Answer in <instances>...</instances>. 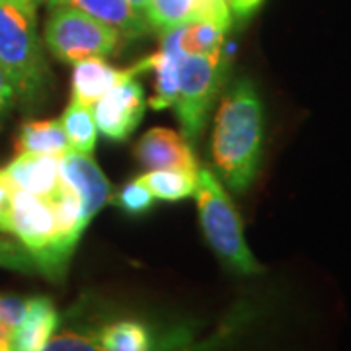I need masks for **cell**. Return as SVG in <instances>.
<instances>
[{"label":"cell","instance_id":"52a82bcc","mask_svg":"<svg viewBox=\"0 0 351 351\" xmlns=\"http://www.w3.org/2000/svg\"><path fill=\"white\" fill-rule=\"evenodd\" d=\"M147 100L135 76L121 80L94 104V121L104 137L123 143L145 117Z\"/></svg>","mask_w":351,"mask_h":351},{"label":"cell","instance_id":"ffe728a7","mask_svg":"<svg viewBox=\"0 0 351 351\" xmlns=\"http://www.w3.org/2000/svg\"><path fill=\"white\" fill-rule=\"evenodd\" d=\"M61 125H63L71 151L84 152V154L94 152L96 138H98V127H96L94 112L90 106L71 101V106L64 110L63 117H61Z\"/></svg>","mask_w":351,"mask_h":351},{"label":"cell","instance_id":"44dd1931","mask_svg":"<svg viewBox=\"0 0 351 351\" xmlns=\"http://www.w3.org/2000/svg\"><path fill=\"white\" fill-rule=\"evenodd\" d=\"M110 201L115 207H119L123 213L137 217V215L151 211L154 195L143 184H138L137 180H133V182L125 184L117 193H112Z\"/></svg>","mask_w":351,"mask_h":351},{"label":"cell","instance_id":"8992f818","mask_svg":"<svg viewBox=\"0 0 351 351\" xmlns=\"http://www.w3.org/2000/svg\"><path fill=\"white\" fill-rule=\"evenodd\" d=\"M225 55H184L180 63V86L176 96V113L182 123V133L193 145L205 123L215 100L223 86Z\"/></svg>","mask_w":351,"mask_h":351},{"label":"cell","instance_id":"d6986e66","mask_svg":"<svg viewBox=\"0 0 351 351\" xmlns=\"http://www.w3.org/2000/svg\"><path fill=\"white\" fill-rule=\"evenodd\" d=\"M232 334H234V326L226 324L221 330H217L213 336L197 339L189 328L178 326L152 339L151 348L147 351H221Z\"/></svg>","mask_w":351,"mask_h":351},{"label":"cell","instance_id":"5b68a950","mask_svg":"<svg viewBox=\"0 0 351 351\" xmlns=\"http://www.w3.org/2000/svg\"><path fill=\"white\" fill-rule=\"evenodd\" d=\"M121 38L115 27L73 6H51L45 22V45L63 63L110 57L117 51Z\"/></svg>","mask_w":351,"mask_h":351},{"label":"cell","instance_id":"30bf717a","mask_svg":"<svg viewBox=\"0 0 351 351\" xmlns=\"http://www.w3.org/2000/svg\"><path fill=\"white\" fill-rule=\"evenodd\" d=\"M201 20L232 24L228 0H152L147 10V24L160 36Z\"/></svg>","mask_w":351,"mask_h":351},{"label":"cell","instance_id":"277c9868","mask_svg":"<svg viewBox=\"0 0 351 351\" xmlns=\"http://www.w3.org/2000/svg\"><path fill=\"white\" fill-rule=\"evenodd\" d=\"M193 195L197 201L203 234L219 260L240 276L262 274L263 267L254 258L244 239L239 211L211 170H197V186Z\"/></svg>","mask_w":351,"mask_h":351},{"label":"cell","instance_id":"7c38bea8","mask_svg":"<svg viewBox=\"0 0 351 351\" xmlns=\"http://www.w3.org/2000/svg\"><path fill=\"white\" fill-rule=\"evenodd\" d=\"M59 326V313L47 297H32L25 302L24 318L14 328L8 351H41Z\"/></svg>","mask_w":351,"mask_h":351},{"label":"cell","instance_id":"cb8c5ba5","mask_svg":"<svg viewBox=\"0 0 351 351\" xmlns=\"http://www.w3.org/2000/svg\"><path fill=\"white\" fill-rule=\"evenodd\" d=\"M16 186L8 178L6 170H0V232L10 234V223H12V205Z\"/></svg>","mask_w":351,"mask_h":351},{"label":"cell","instance_id":"4316f807","mask_svg":"<svg viewBox=\"0 0 351 351\" xmlns=\"http://www.w3.org/2000/svg\"><path fill=\"white\" fill-rule=\"evenodd\" d=\"M263 0H228L230 14H234L239 20H248L262 6Z\"/></svg>","mask_w":351,"mask_h":351},{"label":"cell","instance_id":"7a4b0ae2","mask_svg":"<svg viewBox=\"0 0 351 351\" xmlns=\"http://www.w3.org/2000/svg\"><path fill=\"white\" fill-rule=\"evenodd\" d=\"M38 0H0V66L18 98L36 101L49 82L38 36Z\"/></svg>","mask_w":351,"mask_h":351},{"label":"cell","instance_id":"e0dca14e","mask_svg":"<svg viewBox=\"0 0 351 351\" xmlns=\"http://www.w3.org/2000/svg\"><path fill=\"white\" fill-rule=\"evenodd\" d=\"M98 343L101 351H147L151 348L152 336L145 322L125 318L101 326L98 330Z\"/></svg>","mask_w":351,"mask_h":351},{"label":"cell","instance_id":"484cf974","mask_svg":"<svg viewBox=\"0 0 351 351\" xmlns=\"http://www.w3.org/2000/svg\"><path fill=\"white\" fill-rule=\"evenodd\" d=\"M16 100H18V94H16L12 80L6 75V71L0 66V119L8 115Z\"/></svg>","mask_w":351,"mask_h":351},{"label":"cell","instance_id":"2e32d148","mask_svg":"<svg viewBox=\"0 0 351 351\" xmlns=\"http://www.w3.org/2000/svg\"><path fill=\"white\" fill-rule=\"evenodd\" d=\"M66 151H71V147L61 121L29 119L20 127V133L16 138V152H36V154H51L61 158Z\"/></svg>","mask_w":351,"mask_h":351},{"label":"cell","instance_id":"9a60e30c","mask_svg":"<svg viewBox=\"0 0 351 351\" xmlns=\"http://www.w3.org/2000/svg\"><path fill=\"white\" fill-rule=\"evenodd\" d=\"M182 53H170V51H156L154 55L145 57L138 61L133 69L135 73L152 71L154 73V92H152L149 106L152 110H166L176 104L178 86H180V63Z\"/></svg>","mask_w":351,"mask_h":351},{"label":"cell","instance_id":"8fae6325","mask_svg":"<svg viewBox=\"0 0 351 351\" xmlns=\"http://www.w3.org/2000/svg\"><path fill=\"white\" fill-rule=\"evenodd\" d=\"M4 170L16 188L39 197H55L63 186L59 172V156L18 152Z\"/></svg>","mask_w":351,"mask_h":351},{"label":"cell","instance_id":"7402d4cb","mask_svg":"<svg viewBox=\"0 0 351 351\" xmlns=\"http://www.w3.org/2000/svg\"><path fill=\"white\" fill-rule=\"evenodd\" d=\"M41 351H101L98 332L88 330H63L53 334Z\"/></svg>","mask_w":351,"mask_h":351},{"label":"cell","instance_id":"5bb4252c","mask_svg":"<svg viewBox=\"0 0 351 351\" xmlns=\"http://www.w3.org/2000/svg\"><path fill=\"white\" fill-rule=\"evenodd\" d=\"M49 6H73L115 27L125 39L149 32V24L131 10L127 0H49Z\"/></svg>","mask_w":351,"mask_h":351},{"label":"cell","instance_id":"4fadbf2b","mask_svg":"<svg viewBox=\"0 0 351 351\" xmlns=\"http://www.w3.org/2000/svg\"><path fill=\"white\" fill-rule=\"evenodd\" d=\"M135 69H115L101 57H88L75 63L73 71V101L82 106H94L106 92H110L121 80L135 76Z\"/></svg>","mask_w":351,"mask_h":351},{"label":"cell","instance_id":"9c48e42d","mask_svg":"<svg viewBox=\"0 0 351 351\" xmlns=\"http://www.w3.org/2000/svg\"><path fill=\"white\" fill-rule=\"evenodd\" d=\"M133 154L147 170H191L197 172V160L184 135L168 127H152L138 138Z\"/></svg>","mask_w":351,"mask_h":351},{"label":"cell","instance_id":"ac0fdd59","mask_svg":"<svg viewBox=\"0 0 351 351\" xmlns=\"http://www.w3.org/2000/svg\"><path fill=\"white\" fill-rule=\"evenodd\" d=\"M138 184L154 195V199L180 201L193 195L197 186V172L191 170H149L135 178Z\"/></svg>","mask_w":351,"mask_h":351},{"label":"cell","instance_id":"83f0119b","mask_svg":"<svg viewBox=\"0 0 351 351\" xmlns=\"http://www.w3.org/2000/svg\"><path fill=\"white\" fill-rule=\"evenodd\" d=\"M152 0H127V4L131 6V10L141 16V18H145L147 20V10H149V6H151Z\"/></svg>","mask_w":351,"mask_h":351},{"label":"cell","instance_id":"ba28073f","mask_svg":"<svg viewBox=\"0 0 351 351\" xmlns=\"http://www.w3.org/2000/svg\"><path fill=\"white\" fill-rule=\"evenodd\" d=\"M59 172L64 186L73 189L80 199L82 213L90 223V219L101 211V207L112 197L113 189L108 178L94 162L92 154L76 151H66L59 158Z\"/></svg>","mask_w":351,"mask_h":351},{"label":"cell","instance_id":"d4e9b609","mask_svg":"<svg viewBox=\"0 0 351 351\" xmlns=\"http://www.w3.org/2000/svg\"><path fill=\"white\" fill-rule=\"evenodd\" d=\"M25 302L20 297H8V295H0V322L6 328H14L20 324V320L24 318Z\"/></svg>","mask_w":351,"mask_h":351},{"label":"cell","instance_id":"603a6c76","mask_svg":"<svg viewBox=\"0 0 351 351\" xmlns=\"http://www.w3.org/2000/svg\"><path fill=\"white\" fill-rule=\"evenodd\" d=\"M0 267L22 271V274H39L32 256L16 239L0 237Z\"/></svg>","mask_w":351,"mask_h":351},{"label":"cell","instance_id":"3957f363","mask_svg":"<svg viewBox=\"0 0 351 351\" xmlns=\"http://www.w3.org/2000/svg\"><path fill=\"white\" fill-rule=\"evenodd\" d=\"M10 234L24 246L39 274L59 279L76 248L59 225L53 197H39L16 189Z\"/></svg>","mask_w":351,"mask_h":351},{"label":"cell","instance_id":"6da1fadb","mask_svg":"<svg viewBox=\"0 0 351 351\" xmlns=\"http://www.w3.org/2000/svg\"><path fill=\"white\" fill-rule=\"evenodd\" d=\"M262 151V98L250 80H239L226 90L215 117V168L228 188L242 193L258 176Z\"/></svg>","mask_w":351,"mask_h":351}]
</instances>
